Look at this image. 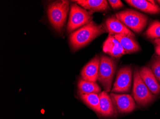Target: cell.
<instances>
[{
	"label": "cell",
	"instance_id": "cell-1",
	"mask_svg": "<svg viewBox=\"0 0 160 119\" xmlns=\"http://www.w3.org/2000/svg\"><path fill=\"white\" fill-rule=\"evenodd\" d=\"M107 32L103 25H98L91 21L72 32L70 36L72 49L77 50L84 47L96 37Z\"/></svg>",
	"mask_w": 160,
	"mask_h": 119
},
{
	"label": "cell",
	"instance_id": "cell-2",
	"mask_svg": "<svg viewBox=\"0 0 160 119\" xmlns=\"http://www.w3.org/2000/svg\"><path fill=\"white\" fill-rule=\"evenodd\" d=\"M70 2L68 1L61 0L51 2L48 7L47 14L48 20L54 28L61 33L65 24Z\"/></svg>",
	"mask_w": 160,
	"mask_h": 119
},
{
	"label": "cell",
	"instance_id": "cell-3",
	"mask_svg": "<svg viewBox=\"0 0 160 119\" xmlns=\"http://www.w3.org/2000/svg\"><path fill=\"white\" fill-rule=\"evenodd\" d=\"M115 16L127 27L136 33H141L143 30L148 20L147 16L133 10L119 11Z\"/></svg>",
	"mask_w": 160,
	"mask_h": 119
},
{
	"label": "cell",
	"instance_id": "cell-4",
	"mask_svg": "<svg viewBox=\"0 0 160 119\" xmlns=\"http://www.w3.org/2000/svg\"><path fill=\"white\" fill-rule=\"evenodd\" d=\"M132 95L136 103L143 107L148 106L152 103L156 97L150 91L144 84L141 78L139 70L137 68L134 71Z\"/></svg>",
	"mask_w": 160,
	"mask_h": 119
},
{
	"label": "cell",
	"instance_id": "cell-5",
	"mask_svg": "<svg viewBox=\"0 0 160 119\" xmlns=\"http://www.w3.org/2000/svg\"><path fill=\"white\" fill-rule=\"evenodd\" d=\"M116 66L114 60L106 55H101L98 80L103 85L107 93L111 90Z\"/></svg>",
	"mask_w": 160,
	"mask_h": 119
},
{
	"label": "cell",
	"instance_id": "cell-6",
	"mask_svg": "<svg viewBox=\"0 0 160 119\" xmlns=\"http://www.w3.org/2000/svg\"><path fill=\"white\" fill-rule=\"evenodd\" d=\"M92 13L76 3H72L70 7V16L67 25L68 33H71L91 22L92 18Z\"/></svg>",
	"mask_w": 160,
	"mask_h": 119
},
{
	"label": "cell",
	"instance_id": "cell-7",
	"mask_svg": "<svg viewBox=\"0 0 160 119\" xmlns=\"http://www.w3.org/2000/svg\"><path fill=\"white\" fill-rule=\"evenodd\" d=\"M132 70L130 66L121 68L117 73L112 93H128L132 86Z\"/></svg>",
	"mask_w": 160,
	"mask_h": 119
},
{
	"label": "cell",
	"instance_id": "cell-8",
	"mask_svg": "<svg viewBox=\"0 0 160 119\" xmlns=\"http://www.w3.org/2000/svg\"><path fill=\"white\" fill-rule=\"evenodd\" d=\"M110 96L114 106L119 113H129L135 109L134 100L130 95L111 93Z\"/></svg>",
	"mask_w": 160,
	"mask_h": 119
},
{
	"label": "cell",
	"instance_id": "cell-9",
	"mask_svg": "<svg viewBox=\"0 0 160 119\" xmlns=\"http://www.w3.org/2000/svg\"><path fill=\"white\" fill-rule=\"evenodd\" d=\"M105 26L109 34L119 35L133 38L135 37L134 33L119 21L116 16H112L108 18L106 20Z\"/></svg>",
	"mask_w": 160,
	"mask_h": 119
},
{
	"label": "cell",
	"instance_id": "cell-10",
	"mask_svg": "<svg viewBox=\"0 0 160 119\" xmlns=\"http://www.w3.org/2000/svg\"><path fill=\"white\" fill-rule=\"evenodd\" d=\"M103 50L105 53L118 59L127 54L126 52L119 41L111 34H109L108 38L104 42Z\"/></svg>",
	"mask_w": 160,
	"mask_h": 119
},
{
	"label": "cell",
	"instance_id": "cell-11",
	"mask_svg": "<svg viewBox=\"0 0 160 119\" xmlns=\"http://www.w3.org/2000/svg\"><path fill=\"white\" fill-rule=\"evenodd\" d=\"M140 76L144 84L153 94L157 96L160 93V85L150 68L144 66L139 70Z\"/></svg>",
	"mask_w": 160,
	"mask_h": 119
},
{
	"label": "cell",
	"instance_id": "cell-12",
	"mask_svg": "<svg viewBox=\"0 0 160 119\" xmlns=\"http://www.w3.org/2000/svg\"><path fill=\"white\" fill-rule=\"evenodd\" d=\"M99 62L100 57L97 55L87 63L81 71L82 79L96 83L98 77Z\"/></svg>",
	"mask_w": 160,
	"mask_h": 119
},
{
	"label": "cell",
	"instance_id": "cell-13",
	"mask_svg": "<svg viewBox=\"0 0 160 119\" xmlns=\"http://www.w3.org/2000/svg\"><path fill=\"white\" fill-rule=\"evenodd\" d=\"M72 2L77 3L92 13L106 11L109 8L108 1L106 0H76Z\"/></svg>",
	"mask_w": 160,
	"mask_h": 119
},
{
	"label": "cell",
	"instance_id": "cell-14",
	"mask_svg": "<svg viewBox=\"0 0 160 119\" xmlns=\"http://www.w3.org/2000/svg\"><path fill=\"white\" fill-rule=\"evenodd\" d=\"M100 100V114L104 117H110L115 114L113 103L111 97L106 91L99 94Z\"/></svg>",
	"mask_w": 160,
	"mask_h": 119
},
{
	"label": "cell",
	"instance_id": "cell-15",
	"mask_svg": "<svg viewBox=\"0 0 160 119\" xmlns=\"http://www.w3.org/2000/svg\"><path fill=\"white\" fill-rule=\"evenodd\" d=\"M128 4L144 12L151 14H157L160 12V7L156 4L151 3L149 1L144 0H126Z\"/></svg>",
	"mask_w": 160,
	"mask_h": 119
},
{
	"label": "cell",
	"instance_id": "cell-16",
	"mask_svg": "<svg viewBox=\"0 0 160 119\" xmlns=\"http://www.w3.org/2000/svg\"><path fill=\"white\" fill-rule=\"evenodd\" d=\"M113 36L119 41L127 54L133 53L140 50V47L133 37L126 36L114 35Z\"/></svg>",
	"mask_w": 160,
	"mask_h": 119
},
{
	"label": "cell",
	"instance_id": "cell-17",
	"mask_svg": "<svg viewBox=\"0 0 160 119\" xmlns=\"http://www.w3.org/2000/svg\"><path fill=\"white\" fill-rule=\"evenodd\" d=\"M100 87L96 83L88 81L85 80H79L78 83V91L79 94H99L100 93Z\"/></svg>",
	"mask_w": 160,
	"mask_h": 119
},
{
	"label": "cell",
	"instance_id": "cell-18",
	"mask_svg": "<svg viewBox=\"0 0 160 119\" xmlns=\"http://www.w3.org/2000/svg\"><path fill=\"white\" fill-rule=\"evenodd\" d=\"M80 98L87 106L97 113H100V100L97 94H84L80 95Z\"/></svg>",
	"mask_w": 160,
	"mask_h": 119
},
{
	"label": "cell",
	"instance_id": "cell-19",
	"mask_svg": "<svg viewBox=\"0 0 160 119\" xmlns=\"http://www.w3.org/2000/svg\"><path fill=\"white\" fill-rule=\"evenodd\" d=\"M145 35L150 39H159L160 38V22L155 20L151 23Z\"/></svg>",
	"mask_w": 160,
	"mask_h": 119
},
{
	"label": "cell",
	"instance_id": "cell-20",
	"mask_svg": "<svg viewBox=\"0 0 160 119\" xmlns=\"http://www.w3.org/2000/svg\"><path fill=\"white\" fill-rule=\"evenodd\" d=\"M151 69L160 85V56H155L151 64Z\"/></svg>",
	"mask_w": 160,
	"mask_h": 119
},
{
	"label": "cell",
	"instance_id": "cell-21",
	"mask_svg": "<svg viewBox=\"0 0 160 119\" xmlns=\"http://www.w3.org/2000/svg\"><path fill=\"white\" fill-rule=\"evenodd\" d=\"M108 2L110 3L112 8L114 9H118L124 6L123 3L120 0H114V1L109 0Z\"/></svg>",
	"mask_w": 160,
	"mask_h": 119
},
{
	"label": "cell",
	"instance_id": "cell-22",
	"mask_svg": "<svg viewBox=\"0 0 160 119\" xmlns=\"http://www.w3.org/2000/svg\"><path fill=\"white\" fill-rule=\"evenodd\" d=\"M155 44V53L157 55L160 56V39H156L154 41Z\"/></svg>",
	"mask_w": 160,
	"mask_h": 119
},
{
	"label": "cell",
	"instance_id": "cell-23",
	"mask_svg": "<svg viewBox=\"0 0 160 119\" xmlns=\"http://www.w3.org/2000/svg\"><path fill=\"white\" fill-rule=\"evenodd\" d=\"M157 2L160 4V1H157Z\"/></svg>",
	"mask_w": 160,
	"mask_h": 119
},
{
	"label": "cell",
	"instance_id": "cell-24",
	"mask_svg": "<svg viewBox=\"0 0 160 119\" xmlns=\"http://www.w3.org/2000/svg\"><path fill=\"white\" fill-rule=\"evenodd\" d=\"M159 39H160V38H159Z\"/></svg>",
	"mask_w": 160,
	"mask_h": 119
}]
</instances>
